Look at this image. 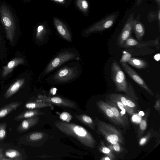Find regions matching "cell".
I'll list each match as a JSON object with an SVG mask.
<instances>
[{
	"label": "cell",
	"instance_id": "5",
	"mask_svg": "<svg viewBox=\"0 0 160 160\" xmlns=\"http://www.w3.org/2000/svg\"><path fill=\"white\" fill-rule=\"evenodd\" d=\"M111 77L114 82L116 90L128 93L130 87L125 75L116 61L114 60L111 67Z\"/></svg>",
	"mask_w": 160,
	"mask_h": 160
},
{
	"label": "cell",
	"instance_id": "15",
	"mask_svg": "<svg viewBox=\"0 0 160 160\" xmlns=\"http://www.w3.org/2000/svg\"><path fill=\"white\" fill-rule=\"evenodd\" d=\"M24 62L23 58H15L10 61L6 66L3 67L2 76L5 77L10 73L13 69L18 65L22 64Z\"/></svg>",
	"mask_w": 160,
	"mask_h": 160
},
{
	"label": "cell",
	"instance_id": "13",
	"mask_svg": "<svg viewBox=\"0 0 160 160\" xmlns=\"http://www.w3.org/2000/svg\"><path fill=\"white\" fill-rule=\"evenodd\" d=\"M106 102L112 111L117 124L125 127L126 122L120 112L117 105L110 100H106Z\"/></svg>",
	"mask_w": 160,
	"mask_h": 160
},
{
	"label": "cell",
	"instance_id": "22",
	"mask_svg": "<svg viewBox=\"0 0 160 160\" xmlns=\"http://www.w3.org/2000/svg\"><path fill=\"white\" fill-rule=\"evenodd\" d=\"M25 107L26 108L31 109L47 107H49L52 109H54V108L51 104L38 100L35 102H29L26 103Z\"/></svg>",
	"mask_w": 160,
	"mask_h": 160
},
{
	"label": "cell",
	"instance_id": "18",
	"mask_svg": "<svg viewBox=\"0 0 160 160\" xmlns=\"http://www.w3.org/2000/svg\"><path fill=\"white\" fill-rule=\"evenodd\" d=\"M22 102H14L4 106L0 109V120L16 109L22 104Z\"/></svg>",
	"mask_w": 160,
	"mask_h": 160
},
{
	"label": "cell",
	"instance_id": "31",
	"mask_svg": "<svg viewBox=\"0 0 160 160\" xmlns=\"http://www.w3.org/2000/svg\"><path fill=\"white\" fill-rule=\"evenodd\" d=\"M131 55L128 52H127L124 54L122 57L121 60L120 62L121 63H126L130 60L131 58Z\"/></svg>",
	"mask_w": 160,
	"mask_h": 160
},
{
	"label": "cell",
	"instance_id": "11",
	"mask_svg": "<svg viewBox=\"0 0 160 160\" xmlns=\"http://www.w3.org/2000/svg\"><path fill=\"white\" fill-rule=\"evenodd\" d=\"M134 20L133 13L131 14L117 39V45L121 47L125 41L130 36L133 30V23Z\"/></svg>",
	"mask_w": 160,
	"mask_h": 160
},
{
	"label": "cell",
	"instance_id": "12",
	"mask_svg": "<svg viewBox=\"0 0 160 160\" xmlns=\"http://www.w3.org/2000/svg\"><path fill=\"white\" fill-rule=\"evenodd\" d=\"M53 21L56 29L60 36L66 41L71 42V34L66 24L57 18H53Z\"/></svg>",
	"mask_w": 160,
	"mask_h": 160
},
{
	"label": "cell",
	"instance_id": "24",
	"mask_svg": "<svg viewBox=\"0 0 160 160\" xmlns=\"http://www.w3.org/2000/svg\"><path fill=\"white\" fill-rule=\"evenodd\" d=\"M113 97L119 100L124 105L126 111L129 114L133 115L134 113L133 109L129 107L127 105V98L123 95L119 94L112 93L110 94Z\"/></svg>",
	"mask_w": 160,
	"mask_h": 160
},
{
	"label": "cell",
	"instance_id": "6",
	"mask_svg": "<svg viewBox=\"0 0 160 160\" xmlns=\"http://www.w3.org/2000/svg\"><path fill=\"white\" fill-rule=\"evenodd\" d=\"M97 125L98 131L108 142L112 144L122 142L121 134L115 127L99 120H97Z\"/></svg>",
	"mask_w": 160,
	"mask_h": 160
},
{
	"label": "cell",
	"instance_id": "39",
	"mask_svg": "<svg viewBox=\"0 0 160 160\" xmlns=\"http://www.w3.org/2000/svg\"><path fill=\"white\" fill-rule=\"evenodd\" d=\"M139 115H140V116H143L144 115V113L142 111H140L139 112Z\"/></svg>",
	"mask_w": 160,
	"mask_h": 160
},
{
	"label": "cell",
	"instance_id": "38",
	"mask_svg": "<svg viewBox=\"0 0 160 160\" xmlns=\"http://www.w3.org/2000/svg\"><path fill=\"white\" fill-rule=\"evenodd\" d=\"M102 152L105 154H108L110 152V150L109 148L104 147L102 149Z\"/></svg>",
	"mask_w": 160,
	"mask_h": 160
},
{
	"label": "cell",
	"instance_id": "14",
	"mask_svg": "<svg viewBox=\"0 0 160 160\" xmlns=\"http://www.w3.org/2000/svg\"><path fill=\"white\" fill-rule=\"evenodd\" d=\"M39 118L37 116L26 118L17 127V130L20 133L25 132L37 124Z\"/></svg>",
	"mask_w": 160,
	"mask_h": 160
},
{
	"label": "cell",
	"instance_id": "7",
	"mask_svg": "<svg viewBox=\"0 0 160 160\" xmlns=\"http://www.w3.org/2000/svg\"><path fill=\"white\" fill-rule=\"evenodd\" d=\"M115 18V15L109 16L84 30L82 33V36L86 37L93 32L102 31L110 28Z\"/></svg>",
	"mask_w": 160,
	"mask_h": 160
},
{
	"label": "cell",
	"instance_id": "27",
	"mask_svg": "<svg viewBox=\"0 0 160 160\" xmlns=\"http://www.w3.org/2000/svg\"><path fill=\"white\" fill-rule=\"evenodd\" d=\"M76 4L79 9L86 13L88 10L89 5L87 0H76Z\"/></svg>",
	"mask_w": 160,
	"mask_h": 160
},
{
	"label": "cell",
	"instance_id": "2",
	"mask_svg": "<svg viewBox=\"0 0 160 160\" xmlns=\"http://www.w3.org/2000/svg\"><path fill=\"white\" fill-rule=\"evenodd\" d=\"M82 72L81 67L77 63H69L63 67L48 78L49 82L55 84L65 83L78 78Z\"/></svg>",
	"mask_w": 160,
	"mask_h": 160
},
{
	"label": "cell",
	"instance_id": "33",
	"mask_svg": "<svg viewBox=\"0 0 160 160\" xmlns=\"http://www.w3.org/2000/svg\"><path fill=\"white\" fill-rule=\"evenodd\" d=\"M60 4L67 5L69 2V0H50Z\"/></svg>",
	"mask_w": 160,
	"mask_h": 160
},
{
	"label": "cell",
	"instance_id": "25",
	"mask_svg": "<svg viewBox=\"0 0 160 160\" xmlns=\"http://www.w3.org/2000/svg\"><path fill=\"white\" fill-rule=\"evenodd\" d=\"M5 156L11 160H21L22 155L21 153L18 150L9 149L7 150L5 152Z\"/></svg>",
	"mask_w": 160,
	"mask_h": 160
},
{
	"label": "cell",
	"instance_id": "29",
	"mask_svg": "<svg viewBox=\"0 0 160 160\" xmlns=\"http://www.w3.org/2000/svg\"><path fill=\"white\" fill-rule=\"evenodd\" d=\"M43 136V134L42 133L35 132L30 134L29 136V138L31 140H36L42 138Z\"/></svg>",
	"mask_w": 160,
	"mask_h": 160
},
{
	"label": "cell",
	"instance_id": "34",
	"mask_svg": "<svg viewBox=\"0 0 160 160\" xmlns=\"http://www.w3.org/2000/svg\"><path fill=\"white\" fill-rule=\"evenodd\" d=\"M3 150V148H0V160H10L9 159L6 158L4 155L2 153Z\"/></svg>",
	"mask_w": 160,
	"mask_h": 160
},
{
	"label": "cell",
	"instance_id": "23",
	"mask_svg": "<svg viewBox=\"0 0 160 160\" xmlns=\"http://www.w3.org/2000/svg\"><path fill=\"white\" fill-rule=\"evenodd\" d=\"M128 62L138 69L145 68L148 67V63L146 61L138 58H131Z\"/></svg>",
	"mask_w": 160,
	"mask_h": 160
},
{
	"label": "cell",
	"instance_id": "26",
	"mask_svg": "<svg viewBox=\"0 0 160 160\" xmlns=\"http://www.w3.org/2000/svg\"><path fill=\"white\" fill-rule=\"evenodd\" d=\"M75 117L92 129L93 130L94 129L93 122L90 117L85 115L81 114L76 115L75 116Z\"/></svg>",
	"mask_w": 160,
	"mask_h": 160
},
{
	"label": "cell",
	"instance_id": "21",
	"mask_svg": "<svg viewBox=\"0 0 160 160\" xmlns=\"http://www.w3.org/2000/svg\"><path fill=\"white\" fill-rule=\"evenodd\" d=\"M44 113L36 109L28 110L22 112L14 118L16 121H19L23 119L28 118L36 116Z\"/></svg>",
	"mask_w": 160,
	"mask_h": 160
},
{
	"label": "cell",
	"instance_id": "37",
	"mask_svg": "<svg viewBox=\"0 0 160 160\" xmlns=\"http://www.w3.org/2000/svg\"><path fill=\"white\" fill-rule=\"evenodd\" d=\"M148 138V137H146L141 138L139 142V144L140 145H144L147 141Z\"/></svg>",
	"mask_w": 160,
	"mask_h": 160
},
{
	"label": "cell",
	"instance_id": "35",
	"mask_svg": "<svg viewBox=\"0 0 160 160\" xmlns=\"http://www.w3.org/2000/svg\"><path fill=\"white\" fill-rule=\"evenodd\" d=\"M113 147L115 151L119 152L120 151V147L118 142H117L113 144Z\"/></svg>",
	"mask_w": 160,
	"mask_h": 160
},
{
	"label": "cell",
	"instance_id": "4",
	"mask_svg": "<svg viewBox=\"0 0 160 160\" xmlns=\"http://www.w3.org/2000/svg\"><path fill=\"white\" fill-rule=\"evenodd\" d=\"M0 15L7 38L11 43H13L16 32V25L11 12L5 5L1 6Z\"/></svg>",
	"mask_w": 160,
	"mask_h": 160
},
{
	"label": "cell",
	"instance_id": "36",
	"mask_svg": "<svg viewBox=\"0 0 160 160\" xmlns=\"http://www.w3.org/2000/svg\"><path fill=\"white\" fill-rule=\"evenodd\" d=\"M127 105L129 107L132 108H134L136 106L134 102L128 99H127Z\"/></svg>",
	"mask_w": 160,
	"mask_h": 160
},
{
	"label": "cell",
	"instance_id": "16",
	"mask_svg": "<svg viewBox=\"0 0 160 160\" xmlns=\"http://www.w3.org/2000/svg\"><path fill=\"white\" fill-rule=\"evenodd\" d=\"M49 34V29L43 23L39 24L36 29L35 38L36 40L40 42H43L46 39Z\"/></svg>",
	"mask_w": 160,
	"mask_h": 160
},
{
	"label": "cell",
	"instance_id": "41",
	"mask_svg": "<svg viewBox=\"0 0 160 160\" xmlns=\"http://www.w3.org/2000/svg\"></svg>",
	"mask_w": 160,
	"mask_h": 160
},
{
	"label": "cell",
	"instance_id": "40",
	"mask_svg": "<svg viewBox=\"0 0 160 160\" xmlns=\"http://www.w3.org/2000/svg\"><path fill=\"white\" fill-rule=\"evenodd\" d=\"M102 159L104 160H110L111 159L108 157H106L104 159Z\"/></svg>",
	"mask_w": 160,
	"mask_h": 160
},
{
	"label": "cell",
	"instance_id": "17",
	"mask_svg": "<svg viewBox=\"0 0 160 160\" xmlns=\"http://www.w3.org/2000/svg\"><path fill=\"white\" fill-rule=\"evenodd\" d=\"M25 82L24 78L19 79L13 83L7 89L4 95V98L7 99L15 94L22 86Z\"/></svg>",
	"mask_w": 160,
	"mask_h": 160
},
{
	"label": "cell",
	"instance_id": "28",
	"mask_svg": "<svg viewBox=\"0 0 160 160\" xmlns=\"http://www.w3.org/2000/svg\"><path fill=\"white\" fill-rule=\"evenodd\" d=\"M7 126L6 123L3 122L0 124V141L3 140L6 137Z\"/></svg>",
	"mask_w": 160,
	"mask_h": 160
},
{
	"label": "cell",
	"instance_id": "20",
	"mask_svg": "<svg viewBox=\"0 0 160 160\" xmlns=\"http://www.w3.org/2000/svg\"><path fill=\"white\" fill-rule=\"evenodd\" d=\"M97 105L108 118L114 123L117 124L112 111L107 105L106 102L100 100L97 102Z\"/></svg>",
	"mask_w": 160,
	"mask_h": 160
},
{
	"label": "cell",
	"instance_id": "3",
	"mask_svg": "<svg viewBox=\"0 0 160 160\" xmlns=\"http://www.w3.org/2000/svg\"><path fill=\"white\" fill-rule=\"evenodd\" d=\"M79 56L78 52L72 48H67L59 51L52 58L40 75L39 80L42 78L62 64L67 62L76 59Z\"/></svg>",
	"mask_w": 160,
	"mask_h": 160
},
{
	"label": "cell",
	"instance_id": "32",
	"mask_svg": "<svg viewBox=\"0 0 160 160\" xmlns=\"http://www.w3.org/2000/svg\"><path fill=\"white\" fill-rule=\"evenodd\" d=\"M147 123L146 120H142L140 122V124L139 128L140 130L142 131L144 130L147 127Z\"/></svg>",
	"mask_w": 160,
	"mask_h": 160
},
{
	"label": "cell",
	"instance_id": "9",
	"mask_svg": "<svg viewBox=\"0 0 160 160\" xmlns=\"http://www.w3.org/2000/svg\"><path fill=\"white\" fill-rule=\"evenodd\" d=\"M38 101L47 102L56 105L69 108H76V105L73 102L59 97H50L39 95L38 96Z\"/></svg>",
	"mask_w": 160,
	"mask_h": 160
},
{
	"label": "cell",
	"instance_id": "10",
	"mask_svg": "<svg viewBox=\"0 0 160 160\" xmlns=\"http://www.w3.org/2000/svg\"><path fill=\"white\" fill-rule=\"evenodd\" d=\"M159 41V37H158L154 40L141 42L135 40L130 36L126 39L121 47L124 48L136 47L140 48L146 46H155L157 49L159 50L160 48Z\"/></svg>",
	"mask_w": 160,
	"mask_h": 160
},
{
	"label": "cell",
	"instance_id": "19",
	"mask_svg": "<svg viewBox=\"0 0 160 160\" xmlns=\"http://www.w3.org/2000/svg\"><path fill=\"white\" fill-rule=\"evenodd\" d=\"M132 29L137 39L141 40L144 34L145 30L142 24L138 20V18L134 19Z\"/></svg>",
	"mask_w": 160,
	"mask_h": 160
},
{
	"label": "cell",
	"instance_id": "1",
	"mask_svg": "<svg viewBox=\"0 0 160 160\" xmlns=\"http://www.w3.org/2000/svg\"><path fill=\"white\" fill-rule=\"evenodd\" d=\"M56 127L68 135L73 137L85 146L91 148L97 143L92 135L83 127L73 123L57 121L55 122Z\"/></svg>",
	"mask_w": 160,
	"mask_h": 160
},
{
	"label": "cell",
	"instance_id": "8",
	"mask_svg": "<svg viewBox=\"0 0 160 160\" xmlns=\"http://www.w3.org/2000/svg\"><path fill=\"white\" fill-rule=\"evenodd\" d=\"M121 64L125 72L129 77L139 86L144 89L150 95L154 93L141 76L126 63H121Z\"/></svg>",
	"mask_w": 160,
	"mask_h": 160
},
{
	"label": "cell",
	"instance_id": "30",
	"mask_svg": "<svg viewBox=\"0 0 160 160\" xmlns=\"http://www.w3.org/2000/svg\"><path fill=\"white\" fill-rule=\"evenodd\" d=\"M60 118L62 120L69 122L72 119V116L67 112H63L60 115Z\"/></svg>",
	"mask_w": 160,
	"mask_h": 160
}]
</instances>
